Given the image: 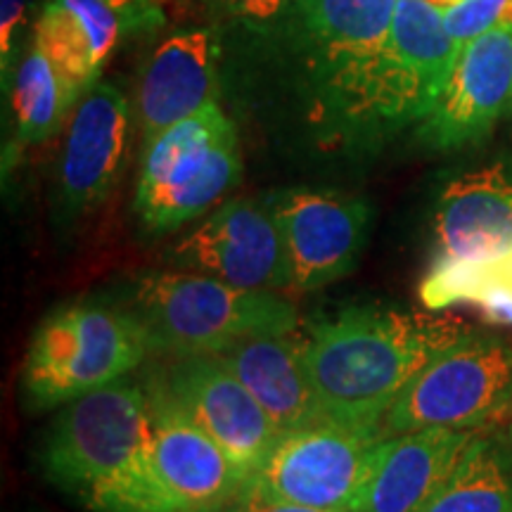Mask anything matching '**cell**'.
Returning a JSON list of instances; mask_svg holds the SVG:
<instances>
[{
  "label": "cell",
  "instance_id": "obj_1",
  "mask_svg": "<svg viewBox=\"0 0 512 512\" xmlns=\"http://www.w3.org/2000/svg\"><path fill=\"white\" fill-rule=\"evenodd\" d=\"M475 328L444 311L347 306L306 332V363L323 418L384 427L389 408L422 368Z\"/></svg>",
  "mask_w": 512,
  "mask_h": 512
},
{
  "label": "cell",
  "instance_id": "obj_2",
  "mask_svg": "<svg viewBox=\"0 0 512 512\" xmlns=\"http://www.w3.org/2000/svg\"><path fill=\"white\" fill-rule=\"evenodd\" d=\"M152 437L131 465L83 501L88 512H226L249 475L152 382Z\"/></svg>",
  "mask_w": 512,
  "mask_h": 512
},
{
  "label": "cell",
  "instance_id": "obj_3",
  "mask_svg": "<svg viewBox=\"0 0 512 512\" xmlns=\"http://www.w3.org/2000/svg\"><path fill=\"white\" fill-rule=\"evenodd\" d=\"M396 5L399 0H292L285 19L302 53L313 117L332 138H366Z\"/></svg>",
  "mask_w": 512,
  "mask_h": 512
},
{
  "label": "cell",
  "instance_id": "obj_4",
  "mask_svg": "<svg viewBox=\"0 0 512 512\" xmlns=\"http://www.w3.org/2000/svg\"><path fill=\"white\" fill-rule=\"evenodd\" d=\"M155 351L133 309L100 299L57 306L38 323L19 373L29 413H46L124 380Z\"/></svg>",
  "mask_w": 512,
  "mask_h": 512
},
{
  "label": "cell",
  "instance_id": "obj_5",
  "mask_svg": "<svg viewBox=\"0 0 512 512\" xmlns=\"http://www.w3.org/2000/svg\"><path fill=\"white\" fill-rule=\"evenodd\" d=\"M131 309L171 356H219L247 339L299 328V311L283 292L242 290L209 275L150 271L131 285Z\"/></svg>",
  "mask_w": 512,
  "mask_h": 512
},
{
  "label": "cell",
  "instance_id": "obj_6",
  "mask_svg": "<svg viewBox=\"0 0 512 512\" xmlns=\"http://www.w3.org/2000/svg\"><path fill=\"white\" fill-rule=\"evenodd\" d=\"M238 128L211 102L145 143L133 197L140 228L166 235L202 219L240 183Z\"/></svg>",
  "mask_w": 512,
  "mask_h": 512
},
{
  "label": "cell",
  "instance_id": "obj_7",
  "mask_svg": "<svg viewBox=\"0 0 512 512\" xmlns=\"http://www.w3.org/2000/svg\"><path fill=\"white\" fill-rule=\"evenodd\" d=\"M152 437V396L124 380L64 403L36 446L43 479L83 503L119 477Z\"/></svg>",
  "mask_w": 512,
  "mask_h": 512
},
{
  "label": "cell",
  "instance_id": "obj_8",
  "mask_svg": "<svg viewBox=\"0 0 512 512\" xmlns=\"http://www.w3.org/2000/svg\"><path fill=\"white\" fill-rule=\"evenodd\" d=\"M512 403V344L472 330L413 377L384 418L387 437L425 427L482 430Z\"/></svg>",
  "mask_w": 512,
  "mask_h": 512
},
{
  "label": "cell",
  "instance_id": "obj_9",
  "mask_svg": "<svg viewBox=\"0 0 512 512\" xmlns=\"http://www.w3.org/2000/svg\"><path fill=\"white\" fill-rule=\"evenodd\" d=\"M384 427L316 422L280 432L249 486L280 501L356 512Z\"/></svg>",
  "mask_w": 512,
  "mask_h": 512
},
{
  "label": "cell",
  "instance_id": "obj_10",
  "mask_svg": "<svg viewBox=\"0 0 512 512\" xmlns=\"http://www.w3.org/2000/svg\"><path fill=\"white\" fill-rule=\"evenodd\" d=\"M460 48L441 8L430 0H399L370 95L366 140L420 124L444 91Z\"/></svg>",
  "mask_w": 512,
  "mask_h": 512
},
{
  "label": "cell",
  "instance_id": "obj_11",
  "mask_svg": "<svg viewBox=\"0 0 512 512\" xmlns=\"http://www.w3.org/2000/svg\"><path fill=\"white\" fill-rule=\"evenodd\" d=\"M166 268L209 275L242 290H290L283 235L264 200H228L162 254Z\"/></svg>",
  "mask_w": 512,
  "mask_h": 512
},
{
  "label": "cell",
  "instance_id": "obj_12",
  "mask_svg": "<svg viewBox=\"0 0 512 512\" xmlns=\"http://www.w3.org/2000/svg\"><path fill=\"white\" fill-rule=\"evenodd\" d=\"M266 202L283 235L290 290L316 292L354 273L368 238L366 200L332 190L285 188Z\"/></svg>",
  "mask_w": 512,
  "mask_h": 512
},
{
  "label": "cell",
  "instance_id": "obj_13",
  "mask_svg": "<svg viewBox=\"0 0 512 512\" xmlns=\"http://www.w3.org/2000/svg\"><path fill=\"white\" fill-rule=\"evenodd\" d=\"M512 98V27H498L460 48L456 67L418 136L434 150H460L491 136Z\"/></svg>",
  "mask_w": 512,
  "mask_h": 512
},
{
  "label": "cell",
  "instance_id": "obj_14",
  "mask_svg": "<svg viewBox=\"0 0 512 512\" xmlns=\"http://www.w3.org/2000/svg\"><path fill=\"white\" fill-rule=\"evenodd\" d=\"M157 384L252 479L280 432L235 373L216 356H174Z\"/></svg>",
  "mask_w": 512,
  "mask_h": 512
},
{
  "label": "cell",
  "instance_id": "obj_15",
  "mask_svg": "<svg viewBox=\"0 0 512 512\" xmlns=\"http://www.w3.org/2000/svg\"><path fill=\"white\" fill-rule=\"evenodd\" d=\"M131 107L110 81H98L69 117L57 171V200L64 221L91 214L119 181L128 147Z\"/></svg>",
  "mask_w": 512,
  "mask_h": 512
},
{
  "label": "cell",
  "instance_id": "obj_16",
  "mask_svg": "<svg viewBox=\"0 0 512 512\" xmlns=\"http://www.w3.org/2000/svg\"><path fill=\"white\" fill-rule=\"evenodd\" d=\"M512 247V171L503 162L451 178L434 204L432 264L479 261Z\"/></svg>",
  "mask_w": 512,
  "mask_h": 512
},
{
  "label": "cell",
  "instance_id": "obj_17",
  "mask_svg": "<svg viewBox=\"0 0 512 512\" xmlns=\"http://www.w3.org/2000/svg\"><path fill=\"white\" fill-rule=\"evenodd\" d=\"M219 95V38L211 29L171 34L150 55L138 88V121L145 143L178 121L202 112Z\"/></svg>",
  "mask_w": 512,
  "mask_h": 512
},
{
  "label": "cell",
  "instance_id": "obj_18",
  "mask_svg": "<svg viewBox=\"0 0 512 512\" xmlns=\"http://www.w3.org/2000/svg\"><path fill=\"white\" fill-rule=\"evenodd\" d=\"M477 432L425 427L384 437L356 512H420L451 475Z\"/></svg>",
  "mask_w": 512,
  "mask_h": 512
},
{
  "label": "cell",
  "instance_id": "obj_19",
  "mask_svg": "<svg viewBox=\"0 0 512 512\" xmlns=\"http://www.w3.org/2000/svg\"><path fill=\"white\" fill-rule=\"evenodd\" d=\"M216 358L254 394L278 432L325 420L306 363V337L297 330L247 339Z\"/></svg>",
  "mask_w": 512,
  "mask_h": 512
},
{
  "label": "cell",
  "instance_id": "obj_20",
  "mask_svg": "<svg viewBox=\"0 0 512 512\" xmlns=\"http://www.w3.org/2000/svg\"><path fill=\"white\" fill-rule=\"evenodd\" d=\"M121 27L119 12L107 0H48L43 8L34 27V46L53 62L76 105L98 83Z\"/></svg>",
  "mask_w": 512,
  "mask_h": 512
},
{
  "label": "cell",
  "instance_id": "obj_21",
  "mask_svg": "<svg viewBox=\"0 0 512 512\" xmlns=\"http://www.w3.org/2000/svg\"><path fill=\"white\" fill-rule=\"evenodd\" d=\"M420 512H512V434L479 430Z\"/></svg>",
  "mask_w": 512,
  "mask_h": 512
},
{
  "label": "cell",
  "instance_id": "obj_22",
  "mask_svg": "<svg viewBox=\"0 0 512 512\" xmlns=\"http://www.w3.org/2000/svg\"><path fill=\"white\" fill-rule=\"evenodd\" d=\"M420 302L430 311L472 306L489 323L512 325V247L489 259L432 264L420 283Z\"/></svg>",
  "mask_w": 512,
  "mask_h": 512
},
{
  "label": "cell",
  "instance_id": "obj_23",
  "mask_svg": "<svg viewBox=\"0 0 512 512\" xmlns=\"http://www.w3.org/2000/svg\"><path fill=\"white\" fill-rule=\"evenodd\" d=\"M76 102L69 95L53 62L41 48H31L12 76V114L17 138L24 145H38L60 131L72 117Z\"/></svg>",
  "mask_w": 512,
  "mask_h": 512
},
{
  "label": "cell",
  "instance_id": "obj_24",
  "mask_svg": "<svg viewBox=\"0 0 512 512\" xmlns=\"http://www.w3.org/2000/svg\"><path fill=\"white\" fill-rule=\"evenodd\" d=\"M444 24L458 46L498 27H512V0H456L441 8Z\"/></svg>",
  "mask_w": 512,
  "mask_h": 512
},
{
  "label": "cell",
  "instance_id": "obj_25",
  "mask_svg": "<svg viewBox=\"0 0 512 512\" xmlns=\"http://www.w3.org/2000/svg\"><path fill=\"white\" fill-rule=\"evenodd\" d=\"M216 8L228 15L242 19V22L264 27V24L278 22L290 12L292 0H209Z\"/></svg>",
  "mask_w": 512,
  "mask_h": 512
},
{
  "label": "cell",
  "instance_id": "obj_26",
  "mask_svg": "<svg viewBox=\"0 0 512 512\" xmlns=\"http://www.w3.org/2000/svg\"><path fill=\"white\" fill-rule=\"evenodd\" d=\"M27 0H3L0 3V55H3V79L8 81V69L15 60L17 36L24 24Z\"/></svg>",
  "mask_w": 512,
  "mask_h": 512
},
{
  "label": "cell",
  "instance_id": "obj_27",
  "mask_svg": "<svg viewBox=\"0 0 512 512\" xmlns=\"http://www.w3.org/2000/svg\"><path fill=\"white\" fill-rule=\"evenodd\" d=\"M226 512H349V510H323V508H311V505H302V503L280 501V498L268 496L264 491L254 489V486L247 484V489L235 498V503L230 505Z\"/></svg>",
  "mask_w": 512,
  "mask_h": 512
},
{
  "label": "cell",
  "instance_id": "obj_28",
  "mask_svg": "<svg viewBox=\"0 0 512 512\" xmlns=\"http://www.w3.org/2000/svg\"><path fill=\"white\" fill-rule=\"evenodd\" d=\"M119 12L126 29H147L162 22V12L152 0H107Z\"/></svg>",
  "mask_w": 512,
  "mask_h": 512
},
{
  "label": "cell",
  "instance_id": "obj_29",
  "mask_svg": "<svg viewBox=\"0 0 512 512\" xmlns=\"http://www.w3.org/2000/svg\"><path fill=\"white\" fill-rule=\"evenodd\" d=\"M508 117L512 119V98H510V105H508Z\"/></svg>",
  "mask_w": 512,
  "mask_h": 512
}]
</instances>
